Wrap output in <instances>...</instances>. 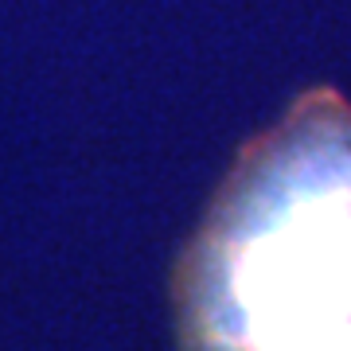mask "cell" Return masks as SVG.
<instances>
[{
    "instance_id": "6da1fadb",
    "label": "cell",
    "mask_w": 351,
    "mask_h": 351,
    "mask_svg": "<svg viewBox=\"0 0 351 351\" xmlns=\"http://www.w3.org/2000/svg\"><path fill=\"white\" fill-rule=\"evenodd\" d=\"M188 351H351V106L316 90L234 164L180 269Z\"/></svg>"
}]
</instances>
